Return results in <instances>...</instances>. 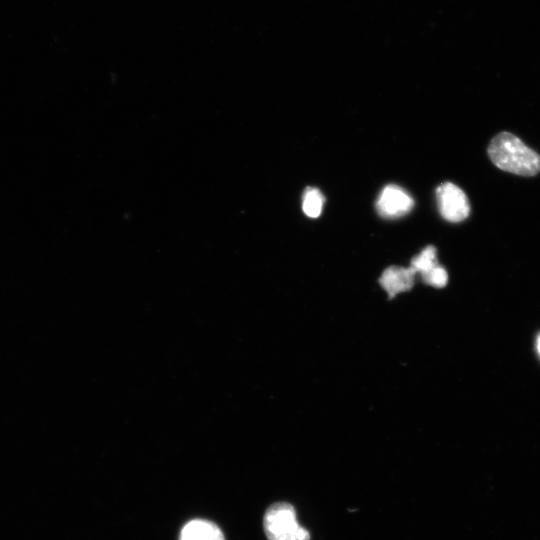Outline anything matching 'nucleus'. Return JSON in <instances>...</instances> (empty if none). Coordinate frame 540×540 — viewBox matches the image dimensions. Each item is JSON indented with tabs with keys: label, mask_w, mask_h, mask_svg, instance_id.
Instances as JSON below:
<instances>
[{
	"label": "nucleus",
	"mask_w": 540,
	"mask_h": 540,
	"mask_svg": "<svg viewBox=\"0 0 540 540\" xmlns=\"http://www.w3.org/2000/svg\"><path fill=\"white\" fill-rule=\"evenodd\" d=\"M437 265L436 249L434 246L429 245L423 249L419 255L412 259L410 268H412L415 273H420L422 276Z\"/></svg>",
	"instance_id": "nucleus-8"
},
{
	"label": "nucleus",
	"mask_w": 540,
	"mask_h": 540,
	"mask_svg": "<svg viewBox=\"0 0 540 540\" xmlns=\"http://www.w3.org/2000/svg\"><path fill=\"white\" fill-rule=\"evenodd\" d=\"M263 527L268 540H310L309 532L297 521L294 507L287 502L269 506Z\"/></svg>",
	"instance_id": "nucleus-2"
},
{
	"label": "nucleus",
	"mask_w": 540,
	"mask_h": 540,
	"mask_svg": "<svg viewBox=\"0 0 540 540\" xmlns=\"http://www.w3.org/2000/svg\"><path fill=\"white\" fill-rule=\"evenodd\" d=\"M536 347H537V352L540 355V333L537 336Z\"/></svg>",
	"instance_id": "nucleus-10"
},
{
	"label": "nucleus",
	"mask_w": 540,
	"mask_h": 540,
	"mask_svg": "<svg viewBox=\"0 0 540 540\" xmlns=\"http://www.w3.org/2000/svg\"><path fill=\"white\" fill-rule=\"evenodd\" d=\"M423 281L436 288L444 287L448 282V273L444 267L437 265L428 273L422 275Z\"/></svg>",
	"instance_id": "nucleus-9"
},
{
	"label": "nucleus",
	"mask_w": 540,
	"mask_h": 540,
	"mask_svg": "<svg viewBox=\"0 0 540 540\" xmlns=\"http://www.w3.org/2000/svg\"><path fill=\"white\" fill-rule=\"evenodd\" d=\"M414 206L412 197L401 187L390 184L379 194L376 209L383 218H398L406 215Z\"/></svg>",
	"instance_id": "nucleus-4"
},
{
	"label": "nucleus",
	"mask_w": 540,
	"mask_h": 540,
	"mask_svg": "<svg viewBox=\"0 0 540 540\" xmlns=\"http://www.w3.org/2000/svg\"><path fill=\"white\" fill-rule=\"evenodd\" d=\"M415 272L412 268L392 266L382 273L379 282L384 290L392 298L396 294L408 291L414 284Z\"/></svg>",
	"instance_id": "nucleus-5"
},
{
	"label": "nucleus",
	"mask_w": 540,
	"mask_h": 540,
	"mask_svg": "<svg viewBox=\"0 0 540 540\" xmlns=\"http://www.w3.org/2000/svg\"><path fill=\"white\" fill-rule=\"evenodd\" d=\"M436 198L441 216L450 222H460L470 213L469 200L464 191L453 183H442L436 189Z\"/></svg>",
	"instance_id": "nucleus-3"
},
{
	"label": "nucleus",
	"mask_w": 540,
	"mask_h": 540,
	"mask_svg": "<svg viewBox=\"0 0 540 540\" xmlns=\"http://www.w3.org/2000/svg\"><path fill=\"white\" fill-rule=\"evenodd\" d=\"M179 540H225L220 528L208 520L194 519L184 525Z\"/></svg>",
	"instance_id": "nucleus-6"
},
{
	"label": "nucleus",
	"mask_w": 540,
	"mask_h": 540,
	"mask_svg": "<svg viewBox=\"0 0 540 540\" xmlns=\"http://www.w3.org/2000/svg\"><path fill=\"white\" fill-rule=\"evenodd\" d=\"M324 201L325 198L319 189L307 187L303 194V212L310 218L318 217L322 212Z\"/></svg>",
	"instance_id": "nucleus-7"
},
{
	"label": "nucleus",
	"mask_w": 540,
	"mask_h": 540,
	"mask_svg": "<svg viewBox=\"0 0 540 540\" xmlns=\"http://www.w3.org/2000/svg\"><path fill=\"white\" fill-rule=\"evenodd\" d=\"M491 161L501 170L521 176L540 171V156L509 132L497 134L488 146Z\"/></svg>",
	"instance_id": "nucleus-1"
}]
</instances>
